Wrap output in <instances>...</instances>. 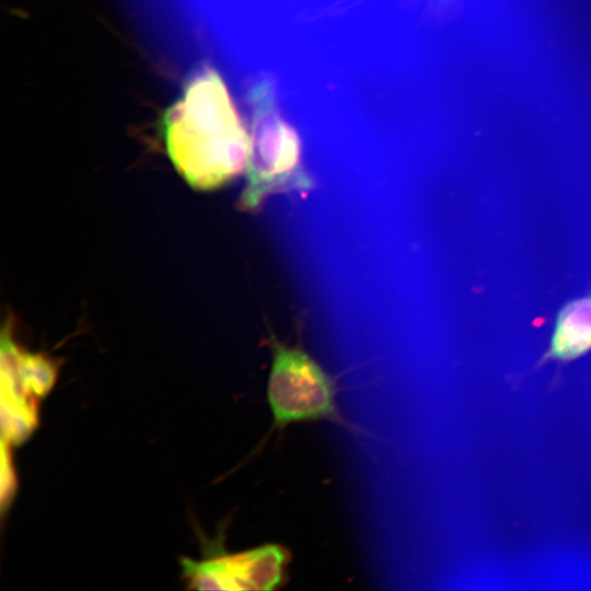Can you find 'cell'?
Instances as JSON below:
<instances>
[{
    "label": "cell",
    "mask_w": 591,
    "mask_h": 591,
    "mask_svg": "<svg viewBox=\"0 0 591 591\" xmlns=\"http://www.w3.org/2000/svg\"><path fill=\"white\" fill-rule=\"evenodd\" d=\"M37 410L1 398L2 439L11 445L25 442L37 425Z\"/></svg>",
    "instance_id": "obj_8"
},
{
    "label": "cell",
    "mask_w": 591,
    "mask_h": 591,
    "mask_svg": "<svg viewBox=\"0 0 591 591\" xmlns=\"http://www.w3.org/2000/svg\"><path fill=\"white\" fill-rule=\"evenodd\" d=\"M11 444L1 440V510L2 513L10 507L16 489L18 476L10 452Z\"/></svg>",
    "instance_id": "obj_10"
},
{
    "label": "cell",
    "mask_w": 591,
    "mask_h": 591,
    "mask_svg": "<svg viewBox=\"0 0 591 591\" xmlns=\"http://www.w3.org/2000/svg\"><path fill=\"white\" fill-rule=\"evenodd\" d=\"M21 371L28 392L36 398H43L55 386L59 363L44 354L22 348Z\"/></svg>",
    "instance_id": "obj_7"
},
{
    "label": "cell",
    "mask_w": 591,
    "mask_h": 591,
    "mask_svg": "<svg viewBox=\"0 0 591 591\" xmlns=\"http://www.w3.org/2000/svg\"><path fill=\"white\" fill-rule=\"evenodd\" d=\"M167 155L189 186L210 190L246 169L251 135L221 76L202 68L162 118Z\"/></svg>",
    "instance_id": "obj_1"
},
{
    "label": "cell",
    "mask_w": 591,
    "mask_h": 591,
    "mask_svg": "<svg viewBox=\"0 0 591 591\" xmlns=\"http://www.w3.org/2000/svg\"><path fill=\"white\" fill-rule=\"evenodd\" d=\"M181 567L189 589L227 590L224 575L219 557L194 560L181 558Z\"/></svg>",
    "instance_id": "obj_9"
},
{
    "label": "cell",
    "mask_w": 591,
    "mask_h": 591,
    "mask_svg": "<svg viewBox=\"0 0 591 591\" xmlns=\"http://www.w3.org/2000/svg\"><path fill=\"white\" fill-rule=\"evenodd\" d=\"M267 382L273 428L297 422L329 420L344 424L332 375L306 351L277 340Z\"/></svg>",
    "instance_id": "obj_3"
},
{
    "label": "cell",
    "mask_w": 591,
    "mask_h": 591,
    "mask_svg": "<svg viewBox=\"0 0 591 591\" xmlns=\"http://www.w3.org/2000/svg\"><path fill=\"white\" fill-rule=\"evenodd\" d=\"M22 348L13 338L11 322L7 321L0 346L1 398L37 410L38 398L28 392L21 371Z\"/></svg>",
    "instance_id": "obj_6"
},
{
    "label": "cell",
    "mask_w": 591,
    "mask_h": 591,
    "mask_svg": "<svg viewBox=\"0 0 591 591\" xmlns=\"http://www.w3.org/2000/svg\"><path fill=\"white\" fill-rule=\"evenodd\" d=\"M247 97L252 111L251 151L239 206L255 211L271 195L306 190L312 182L301 164L299 135L279 112L271 79L255 81Z\"/></svg>",
    "instance_id": "obj_2"
},
{
    "label": "cell",
    "mask_w": 591,
    "mask_h": 591,
    "mask_svg": "<svg viewBox=\"0 0 591 591\" xmlns=\"http://www.w3.org/2000/svg\"><path fill=\"white\" fill-rule=\"evenodd\" d=\"M591 350V293L566 303L557 314L549 356L568 361Z\"/></svg>",
    "instance_id": "obj_5"
},
{
    "label": "cell",
    "mask_w": 591,
    "mask_h": 591,
    "mask_svg": "<svg viewBox=\"0 0 591 591\" xmlns=\"http://www.w3.org/2000/svg\"><path fill=\"white\" fill-rule=\"evenodd\" d=\"M227 590H274L286 581L290 554L279 544L219 556Z\"/></svg>",
    "instance_id": "obj_4"
}]
</instances>
